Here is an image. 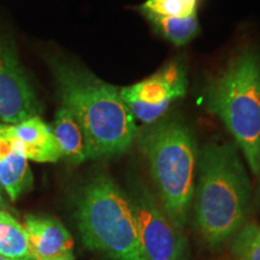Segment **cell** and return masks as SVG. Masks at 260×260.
I'll use <instances>...</instances> for the list:
<instances>
[{"instance_id":"cell-10","label":"cell","mask_w":260,"mask_h":260,"mask_svg":"<svg viewBox=\"0 0 260 260\" xmlns=\"http://www.w3.org/2000/svg\"><path fill=\"white\" fill-rule=\"evenodd\" d=\"M2 128L16 149L28 160L56 162L61 159V152L51 126L40 116L30 117L17 124H2Z\"/></svg>"},{"instance_id":"cell-14","label":"cell","mask_w":260,"mask_h":260,"mask_svg":"<svg viewBox=\"0 0 260 260\" xmlns=\"http://www.w3.org/2000/svg\"><path fill=\"white\" fill-rule=\"evenodd\" d=\"M0 255L11 259L34 258L24 226L6 211H0Z\"/></svg>"},{"instance_id":"cell-15","label":"cell","mask_w":260,"mask_h":260,"mask_svg":"<svg viewBox=\"0 0 260 260\" xmlns=\"http://www.w3.org/2000/svg\"><path fill=\"white\" fill-rule=\"evenodd\" d=\"M234 260H260V224L247 222L230 241Z\"/></svg>"},{"instance_id":"cell-4","label":"cell","mask_w":260,"mask_h":260,"mask_svg":"<svg viewBox=\"0 0 260 260\" xmlns=\"http://www.w3.org/2000/svg\"><path fill=\"white\" fill-rule=\"evenodd\" d=\"M204 106L225 125L253 175L260 171V52L236 53L204 89Z\"/></svg>"},{"instance_id":"cell-18","label":"cell","mask_w":260,"mask_h":260,"mask_svg":"<svg viewBox=\"0 0 260 260\" xmlns=\"http://www.w3.org/2000/svg\"><path fill=\"white\" fill-rule=\"evenodd\" d=\"M0 260H35L34 258H21V259H11V258H6V256L0 255Z\"/></svg>"},{"instance_id":"cell-13","label":"cell","mask_w":260,"mask_h":260,"mask_svg":"<svg viewBox=\"0 0 260 260\" xmlns=\"http://www.w3.org/2000/svg\"><path fill=\"white\" fill-rule=\"evenodd\" d=\"M140 11L151 22L159 34L177 46L188 44L197 35L199 29L197 12L182 17H175V16H160L144 9H140Z\"/></svg>"},{"instance_id":"cell-1","label":"cell","mask_w":260,"mask_h":260,"mask_svg":"<svg viewBox=\"0 0 260 260\" xmlns=\"http://www.w3.org/2000/svg\"><path fill=\"white\" fill-rule=\"evenodd\" d=\"M252 184L234 142L210 141L198 152L194 187V226L210 248L232 241L248 222Z\"/></svg>"},{"instance_id":"cell-7","label":"cell","mask_w":260,"mask_h":260,"mask_svg":"<svg viewBox=\"0 0 260 260\" xmlns=\"http://www.w3.org/2000/svg\"><path fill=\"white\" fill-rule=\"evenodd\" d=\"M187 87L186 64L174 60L148 79L122 87L119 93L134 118L148 125L161 119L172 102L186 94Z\"/></svg>"},{"instance_id":"cell-5","label":"cell","mask_w":260,"mask_h":260,"mask_svg":"<svg viewBox=\"0 0 260 260\" xmlns=\"http://www.w3.org/2000/svg\"><path fill=\"white\" fill-rule=\"evenodd\" d=\"M75 219L89 251L110 260H145L129 195L107 175H96L81 187Z\"/></svg>"},{"instance_id":"cell-6","label":"cell","mask_w":260,"mask_h":260,"mask_svg":"<svg viewBox=\"0 0 260 260\" xmlns=\"http://www.w3.org/2000/svg\"><path fill=\"white\" fill-rule=\"evenodd\" d=\"M128 195L145 260H186L187 237L169 219L151 190L134 180Z\"/></svg>"},{"instance_id":"cell-8","label":"cell","mask_w":260,"mask_h":260,"mask_svg":"<svg viewBox=\"0 0 260 260\" xmlns=\"http://www.w3.org/2000/svg\"><path fill=\"white\" fill-rule=\"evenodd\" d=\"M41 105L9 41L0 34V121L17 124L41 115Z\"/></svg>"},{"instance_id":"cell-17","label":"cell","mask_w":260,"mask_h":260,"mask_svg":"<svg viewBox=\"0 0 260 260\" xmlns=\"http://www.w3.org/2000/svg\"><path fill=\"white\" fill-rule=\"evenodd\" d=\"M6 207V203L4 199V195H3V187L0 184V211H4V209Z\"/></svg>"},{"instance_id":"cell-3","label":"cell","mask_w":260,"mask_h":260,"mask_svg":"<svg viewBox=\"0 0 260 260\" xmlns=\"http://www.w3.org/2000/svg\"><path fill=\"white\" fill-rule=\"evenodd\" d=\"M135 141L147 159L161 209L183 230L190 216L199 152L193 130L178 117L164 116L140 126Z\"/></svg>"},{"instance_id":"cell-12","label":"cell","mask_w":260,"mask_h":260,"mask_svg":"<svg viewBox=\"0 0 260 260\" xmlns=\"http://www.w3.org/2000/svg\"><path fill=\"white\" fill-rule=\"evenodd\" d=\"M61 152V158L70 164L79 165L87 160L84 136L75 117L64 107L58 110L51 126Z\"/></svg>"},{"instance_id":"cell-11","label":"cell","mask_w":260,"mask_h":260,"mask_svg":"<svg viewBox=\"0 0 260 260\" xmlns=\"http://www.w3.org/2000/svg\"><path fill=\"white\" fill-rule=\"evenodd\" d=\"M0 184L10 199L16 201L32 188V174L28 159L17 151L0 124Z\"/></svg>"},{"instance_id":"cell-2","label":"cell","mask_w":260,"mask_h":260,"mask_svg":"<svg viewBox=\"0 0 260 260\" xmlns=\"http://www.w3.org/2000/svg\"><path fill=\"white\" fill-rule=\"evenodd\" d=\"M50 68L61 107L71 112L82 130L87 159L111 158L128 151L139 126L118 87L71 61L54 58Z\"/></svg>"},{"instance_id":"cell-16","label":"cell","mask_w":260,"mask_h":260,"mask_svg":"<svg viewBox=\"0 0 260 260\" xmlns=\"http://www.w3.org/2000/svg\"><path fill=\"white\" fill-rule=\"evenodd\" d=\"M256 178H258V184H256V191H255V204L260 212V171L259 174L256 175Z\"/></svg>"},{"instance_id":"cell-9","label":"cell","mask_w":260,"mask_h":260,"mask_svg":"<svg viewBox=\"0 0 260 260\" xmlns=\"http://www.w3.org/2000/svg\"><path fill=\"white\" fill-rule=\"evenodd\" d=\"M35 260H74V239L57 218L27 214L23 224Z\"/></svg>"}]
</instances>
